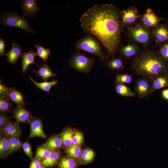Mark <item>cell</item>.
Segmentation results:
<instances>
[{"instance_id":"obj_43","label":"cell","mask_w":168,"mask_h":168,"mask_svg":"<svg viewBox=\"0 0 168 168\" xmlns=\"http://www.w3.org/2000/svg\"><path fill=\"white\" fill-rule=\"evenodd\" d=\"M161 96L164 100L168 101V88H166L162 91Z\"/></svg>"},{"instance_id":"obj_29","label":"cell","mask_w":168,"mask_h":168,"mask_svg":"<svg viewBox=\"0 0 168 168\" xmlns=\"http://www.w3.org/2000/svg\"><path fill=\"white\" fill-rule=\"evenodd\" d=\"M10 147L7 156L18 150L22 147L23 143L19 138L16 137H9Z\"/></svg>"},{"instance_id":"obj_34","label":"cell","mask_w":168,"mask_h":168,"mask_svg":"<svg viewBox=\"0 0 168 168\" xmlns=\"http://www.w3.org/2000/svg\"><path fill=\"white\" fill-rule=\"evenodd\" d=\"M94 154L92 150L86 149L82 152L81 156V162L83 164L89 163L93 160Z\"/></svg>"},{"instance_id":"obj_24","label":"cell","mask_w":168,"mask_h":168,"mask_svg":"<svg viewBox=\"0 0 168 168\" xmlns=\"http://www.w3.org/2000/svg\"><path fill=\"white\" fill-rule=\"evenodd\" d=\"M29 79L35 86L42 91L49 93V91L51 88L56 85L58 83L57 80L53 79L51 82H38L30 76Z\"/></svg>"},{"instance_id":"obj_38","label":"cell","mask_w":168,"mask_h":168,"mask_svg":"<svg viewBox=\"0 0 168 168\" xmlns=\"http://www.w3.org/2000/svg\"><path fill=\"white\" fill-rule=\"evenodd\" d=\"M22 147L26 154L32 160L34 159L33 157V153L31 146L29 142L26 141L23 143Z\"/></svg>"},{"instance_id":"obj_11","label":"cell","mask_w":168,"mask_h":168,"mask_svg":"<svg viewBox=\"0 0 168 168\" xmlns=\"http://www.w3.org/2000/svg\"><path fill=\"white\" fill-rule=\"evenodd\" d=\"M14 118L16 122L18 123H30L33 118L31 112L24 108L23 106L17 105L13 110Z\"/></svg>"},{"instance_id":"obj_14","label":"cell","mask_w":168,"mask_h":168,"mask_svg":"<svg viewBox=\"0 0 168 168\" xmlns=\"http://www.w3.org/2000/svg\"><path fill=\"white\" fill-rule=\"evenodd\" d=\"M22 130L19 124L16 122H12L0 127L1 134L9 137H16L19 138Z\"/></svg>"},{"instance_id":"obj_37","label":"cell","mask_w":168,"mask_h":168,"mask_svg":"<svg viewBox=\"0 0 168 168\" xmlns=\"http://www.w3.org/2000/svg\"><path fill=\"white\" fill-rule=\"evenodd\" d=\"M83 136L81 132L77 131L73 134L72 137V145H79L83 142Z\"/></svg>"},{"instance_id":"obj_10","label":"cell","mask_w":168,"mask_h":168,"mask_svg":"<svg viewBox=\"0 0 168 168\" xmlns=\"http://www.w3.org/2000/svg\"><path fill=\"white\" fill-rule=\"evenodd\" d=\"M152 36L159 46L168 42V25L160 23L152 29Z\"/></svg>"},{"instance_id":"obj_9","label":"cell","mask_w":168,"mask_h":168,"mask_svg":"<svg viewBox=\"0 0 168 168\" xmlns=\"http://www.w3.org/2000/svg\"><path fill=\"white\" fill-rule=\"evenodd\" d=\"M121 16L124 26H128L135 24L142 16L137 8L134 7H129L121 11Z\"/></svg>"},{"instance_id":"obj_30","label":"cell","mask_w":168,"mask_h":168,"mask_svg":"<svg viewBox=\"0 0 168 168\" xmlns=\"http://www.w3.org/2000/svg\"><path fill=\"white\" fill-rule=\"evenodd\" d=\"M13 103L7 97H0V112L1 113L5 114L12 110Z\"/></svg>"},{"instance_id":"obj_21","label":"cell","mask_w":168,"mask_h":168,"mask_svg":"<svg viewBox=\"0 0 168 168\" xmlns=\"http://www.w3.org/2000/svg\"><path fill=\"white\" fill-rule=\"evenodd\" d=\"M105 66L109 69L116 71H119L123 69L125 63L123 59L119 57H114L107 61Z\"/></svg>"},{"instance_id":"obj_44","label":"cell","mask_w":168,"mask_h":168,"mask_svg":"<svg viewBox=\"0 0 168 168\" xmlns=\"http://www.w3.org/2000/svg\"><path fill=\"white\" fill-rule=\"evenodd\" d=\"M40 168H47L42 165V166Z\"/></svg>"},{"instance_id":"obj_28","label":"cell","mask_w":168,"mask_h":168,"mask_svg":"<svg viewBox=\"0 0 168 168\" xmlns=\"http://www.w3.org/2000/svg\"><path fill=\"white\" fill-rule=\"evenodd\" d=\"M77 163L75 160L68 157L62 158L58 163L59 168H77Z\"/></svg>"},{"instance_id":"obj_19","label":"cell","mask_w":168,"mask_h":168,"mask_svg":"<svg viewBox=\"0 0 168 168\" xmlns=\"http://www.w3.org/2000/svg\"><path fill=\"white\" fill-rule=\"evenodd\" d=\"M7 97L17 105L23 106L26 105L24 97L22 92L13 87L9 88Z\"/></svg>"},{"instance_id":"obj_17","label":"cell","mask_w":168,"mask_h":168,"mask_svg":"<svg viewBox=\"0 0 168 168\" xmlns=\"http://www.w3.org/2000/svg\"><path fill=\"white\" fill-rule=\"evenodd\" d=\"M36 56H37L36 53L31 49L27 52L23 53L21 57L22 68L23 73L27 70L29 65L31 64H35L39 68L40 67L35 62V58Z\"/></svg>"},{"instance_id":"obj_33","label":"cell","mask_w":168,"mask_h":168,"mask_svg":"<svg viewBox=\"0 0 168 168\" xmlns=\"http://www.w3.org/2000/svg\"><path fill=\"white\" fill-rule=\"evenodd\" d=\"M35 47L37 49V56L44 60L46 63L51 53L50 49L45 48L39 44L35 45Z\"/></svg>"},{"instance_id":"obj_18","label":"cell","mask_w":168,"mask_h":168,"mask_svg":"<svg viewBox=\"0 0 168 168\" xmlns=\"http://www.w3.org/2000/svg\"><path fill=\"white\" fill-rule=\"evenodd\" d=\"M41 65L38 70L33 69V72L36 74V76L46 82L49 78L56 76V74L51 70L49 65L45 63L44 65L41 63Z\"/></svg>"},{"instance_id":"obj_15","label":"cell","mask_w":168,"mask_h":168,"mask_svg":"<svg viewBox=\"0 0 168 168\" xmlns=\"http://www.w3.org/2000/svg\"><path fill=\"white\" fill-rule=\"evenodd\" d=\"M23 51L21 47L13 41L11 49L6 53L7 61L10 63L15 64L19 58L21 57Z\"/></svg>"},{"instance_id":"obj_13","label":"cell","mask_w":168,"mask_h":168,"mask_svg":"<svg viewBox=\"0 0 168 168\" xmlns=\"http://www.w3.org/2000/svg\"><path fill=\"white\" fill-rule=\"evenodd\" d=\"M21 3L23 17L26 16L32 17L40 12V10L35 0H23Z\"/></svg>"},{"instance_id":"obj_16","label":"cell","mask_w":168,"mask_h":168,"mask_svg":"<svg viewBox=\"0 0 168 168\" xmlns=\"http://www.w3.org/2000/svg\"><path fill=\"white\" fill-rule=\"evenodd\" d=\"M168 86V73L152 78L151 82V94L157 90Z\"/></svg>"},{"instance_id":"obj_41","label":"cell","mask_w":168,"mask_h":168,"mask_svg":"<svg viewBox=\"0 0 168 168\" xmlns=\"http://www.w3.org/2000/svg\"><path fill=\"white\" fill-rule=\"evenodd\" d=\"M5 40L2 38H0V56L1 57L6 55L4 49L6 46Z\"/></svg>"},{"instance_id":"obj_45","label":"cell","mask_w":168,"mask_h":168,"mask_svg":"<svg viewBox=\"0 0 168 168\" xmlns=\"http://www.w3.org/2000/svg\"><path fill=\"white\" fill-rule=\"evenodd\" d=\"M166 23L168 25V20H167V22H166Z\"/></svg>"},{"instance_id":"obj_23","label":"cell","mask_w":168,"mask_h":168,"mask_svg":"<svg viewBox=\"0 0 168 168\" xmlns=\"http://www.w3.org/2000/svg\"><path fill=\"white\" fill-rule=\"evenodd\" d=\"M59 157L58 151H52L50 155L41 162L42 165L47 168L53 167L57 164Z\"/></svg>"},{"instance_id":"obj_7","label":"cell","mask_w":168,"mask_h":168,"mask_svg":"<svg viewBox=\"0 0 168 168\" xmlns=\"http://www.w3.org/2000/svg\"><path fill=\"white\" fill-rule=\"evenodd\" d=\"M141 24L145 27L149 29L153 28L160 24L165 19L156 15L150 8H147L142 16Z\"/></svg>"},{"instance_id":"obj_35","label":"cell","mask_w":168,"mask_h":168,"mask_svg":"<svg viewBox=\"0 0 168 168\" xmlns=\"http://www.w3.org/2000/svg\"><path fill=\"white\" fill-rule=\"evenodd\" d=\"M157 52L161 58L168 63V42L160 45Z\"/></svg>"},{"instance_id":"obj_5","label":"cell","mask_w":168,"mask_h":168,"mask_svg":"<svg viewBox=\"0 0 168 168\" xmlns=\"http://www.w3.org/2000/svg\"><path fill=\"white\" fill-rule=\"evenodd\" d=\"M95 62L94 57H87L84 53H81L77 50L69 61L70 66L75 70L86 73L91 71Z\"/></svg>"},{"instance_id":"obj_22","label":"cell","mask_w":168,"mask_h":168,"mask_svg":"<svg viewBox=\"0 0 168 168\" xmlns=\"http://www.w3.org/2000/svg\"><path fill=\"white\" fill-rule=\"evenodd\" d=\"M62 145L61 136H53L50 138L43 145L51 151H56Z\"/></svg>"},{"instance_id":"obj_8","label":"cell","mask_w":168,"mask_h":168,"mask_svg":"<svg viewBox=\"0 0 168 168\" xmlns=\"http://www.w3.org/2000/svg\"><path fill=\"white\" fill-rule=\"evenodd\" d=\"M135 90L139 99L148 97L151 94V82L149 78L143 77L136 82Z\"/></svg>"},{"instance_id":"obj_2","label":"cell","mask_w":168,"mask_h":168,"mask_svg":"<svg viewBox=\"0 0 168 168\" xmlns=\"http://www.w3.org/2000/svg\"><path fill=\"white\" fill-rule=\"evenodd\" d=\"M131 67L136 74L151 79L168 73V63L151 50L140 52L133 58Z\"/></svg>"},{"instance_id":"obj_32","label":"cell","mask_w":168,"mask_h":168,"mask_svg":"<svg viewBox=\"0 0 168 168\" xmlns=\"http://www.w3.org/2000/svg\"><path fill=\"white\" fill-rule=\"evenodd\" d=\"M66 152L68 156L75 160L81 159L82 152L81 148L78 145H72L70 147L66 148Z\"/></svg>"},{"instance_id":"obj_26","label":"cell","mask_w":168,"mask_h":168,"mask_svg":"<svg viewBox=\"0 0 168 168\" xmlns=\"http://www.w3.org/2000/svg\"><path fill=\"white\" fill-rule=\"evenodd\" d=\"M74 133V130L69 128L64 130L62 133L61 138L62 145L64 147L68 148L72 146V137Z\"/></svg>"},{"instance_id":"obj_12","label":"cell","mask_w":168,"mask_h":168,"mask_svg":"<svg viewBox=\"0 0 168 168\" xmlns=\"http://www.w3.org/2000/svg\"><path fill=\"white\" fill-rule=\"evenodd\" d=\"M30 125V138H47L44 131L42 121L39 118L33 117L29 123Z\"/></svg>"},{"instance_id":"obj_40","label":"cell","mask_w":168,"mask_h":168,"mask_svg":"<svg viewBox=\"0 0 168 168\" xmlns=\"http://www.w3.org/2000/svg\"><path fill=\"white\" fill-rule=\"evenodd\" d=\"M9 89L7 87L0 79V96L2 97H7Z\"/></svg>"},{"instance_id":"obj_20","label":"cell","mask_w":168,"mask_h":168,"mask_svg":"<svg viewBox=\"0 0 168 168\" xmlns=\"http://www.w3.org/2000/svg\"><path fill=\"white\" fill-rule=\"evenodd\" d=\"M120 51L123 56L127 58L134 57L140 52L138 46L133 43L128 44L120 48Z\"/></svg>"},{"instance_id":"obj_25","label":"cell","mask_w":168,"mask_h":168,"mask_svg":"<svg viewBox=\"0 0 168 168\" xmlns=\"http://www.w3.org/2000/svg\"><path fill=\"white\" fill-rule=\"evenodd\" d=\"M1 134L0 138V156L3 158L7 156L9 148L10 143L9 137Z\"/></svg>"},{"instance_id":"obj_1","label":"cell","mask_w":168,"mask_h":168,"mask_svg":"<svg viewBox=\"0 0 168 168\" xmlns=\"http://www.w3.org/2000/svg\"><path fill=\"white\" fill-rule=\"evenodd\" d=\"M121 11L112 4H96L80 19L86 35L97 39L106 49L107 59L114 57L119 50L124 26Z\"/></svg>"},{"instance_id":"obj_36","label":"cell","mask_w":168,"mask_h":168,"mask_svg":"<svg viewBox=\"0 0 168 168\" xmlns=\"http://www.w3.org/2000/svg\"><path fill=\"white\" fill-rule=\"evenodd\" d=\"M132 81L131 76L128 74L125 73L117 75L115 77L116 84H125L130 83Z\"/></svg>"},{"instance_id":"obj_39","label":"cell","mask_w":168,"mask_h":168,"mask_svg":"<svg viewBox=\"0 0 168 168\" xmlns=\"http://www.w3.org/2000/svg\"><path fill=\"white\" fill-rule=\"evenodd\" d=\"M11 117L7 116L5 114L0 113V127H1L11 122Z\"/></svg>"},{"instance_id":"obj_3","label":"cell","mask_w":168,"mask_h":168,"mask_svg":"<svg viewBox=\"0 0 168 168\" xmlns=\"http://www.w3.org/2000/svg\"><path fill=\"white\" fill-rule=\"evenodd\" d=\"M77 50H84L97 56L102 61L105 60V54L99 42L92 35H86L80 39L76 45Z\"/></svg>"},{"instance_id":"obj_31","label":"cell","mask_w":168,"mask_h":168,"mask_svg":"<svg viewBox=\"0 0 168 168\" xmlns=\"http://www.w3.org/2000/svg\"><path fill=\"white\" fill-rule=\"evenodd\" d=\"M51 151L44 145L38 147L37 148L35 158L41 162L50 155Z\"/></svg>"},{"instance_id":"obj_4","label":"cell","mask_w":168,"mask_h":168,"mask_svg":"<svg viewBox=\"0 0 168 168\" xmlns=\"http://www.w3.org/2000/svg\"><path fill=\"white\" fill-rule=\"evenodd\" d=\"M0 24L9 27L21 28L29 34L38 33L33 30L29 23L23 16L15 12H6L2 15Z\"/></svg>"},{"instance_id":"obj_27","label":"cell","mask_w":168,"mask_h":168,"mask_svg":"<svg viewBox=\"0 0 168 168\" xmlns=\"http://www.w3.org/2000/svg\"><path fill=\"white\" fill-rule=\"evenodd\" d=\"M115 90L117 93L124 97H132L135 96V93L124 84H116Z\"/></svg>"},{"instance_id":"obj_42","label":"cell","mask_w":168,"mask_h":168,"mask_svg":"<svg viewBox=\"0 0 168 168\" xmlns=\"http://www.w3.org/2000/svg\"><path fill=\"white\" fill-rule=\"evenodd\" d=\"M41 166V161L35 158L32 160L29 168H40Z\"/></svg>"},{"instance_id":"obj_6","label":"cell","mask_w":168,"mask_h":168,"mask_svg":"<svg viewBox=\"0 0 168 168\" xmlns=\"http://www.w3.org/2000/svg\"><path fill=\"white\" fill-rule=\"evenodd\" d=\"M127 31L129 37L139 44L146 46L151 41L152 32L141 24L135 23L128 26Z\"/></svg>"}]
</instances>
